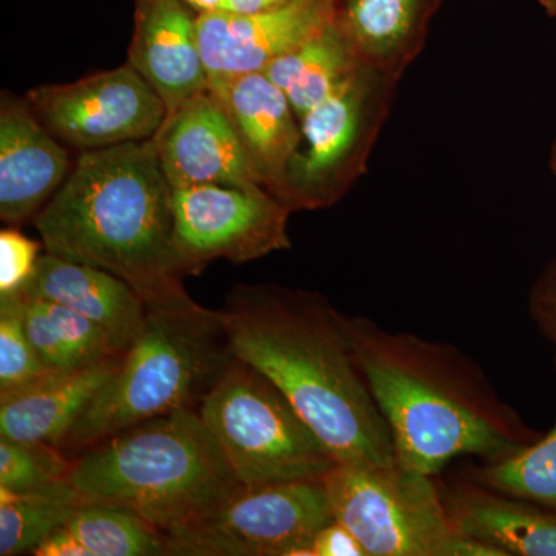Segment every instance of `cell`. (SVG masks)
<instances>
[{"label": "cell", "mask_w": 556, "mask_h": 556, "mask_svg": "<svg viewBox=\"0 0 556 556\" xmlns=\"http://www.w3.org/2000/svg\"><path fill=\"white\" fill-rule=\"evenodd\" d=\"M338 0H288L260 13L199 14V43L208 83L260 73L336 21Z\"/></svg>", "instance_id": "cell-12"}, {"label": "cell", "mask_w": 556, "mask_h": 556, "mask_svg": "<svg viewBox=\"0 0 556 556\" xmlns=\"http://www.w3.org/2000/svg\"><path fill=\"white\" fill-rule=\"evenodd\" d=\"M466 478L556 510V424L546 437L514 455L470 468Z\"/></svg>", "instance_id": "cell-25"}, {"label": "cell", "mask_w": 556, "mask_h": 556, "mask_svg": "<svg viewBox=\"0 0 556 556\" xmlns=\"http://www.w3.org/2000/svg\"><path fill=\"white\" fill-rule=\"evenodd\" d=\"M324 482L332 517L368 556H503L453 529L433 477L397 463H338Z\"/></svg>", "instance_id": "cell-7"}, {"label": "cell", "mask_w": 556, "mask_h": 556, "mask_svg": "<svg viewBox=\"0 0 556 556\" xmlns=\"http://www.w3.org/2000/svg\"><path fill=\"white\" fill-rule=\"evenodd\" d=\"M288 0H223V11L229 13L251 14L268 11L283 5Z\"/></svg>", "instance_id": "cell-32"}, {"label": "cell", "mask_w": 556, "mask_h": 556, "mask_svg": "<svg viewBox=\"0 0 556 556\" xmlns=\"http://www.w3.org/2000/svg\"><path fill=\"white\" fill-rule=\"evenodd\" d=\"M291 214L263 186L174 189V255L179 276H200L218 258L243 265L287 251Z\"/></svg>", "instance_id": "cell-10"}, {"label": "cell", "mask_w": 556, "mask_h": 556, "mask_svg": "<svg viewBox=\"0 0 556 556\" xmlns=\"http://www.w3.org/2000/svg\"><path fill=\"white\" fill-rule=\"evenodd\" d=\"M459 535L503 556H556V510L479 485L470 479L441 490Z\"/></svg>", "instance_id": "cell-18"}, {"label": "cell", "mask_w": 556, "mask_h": 556, "mask_svg": "<svg viewBox=\"0 0 556 556\" xmlns=\"http://www.w3.org/2000/svg\"><path fill=\"white\" fill-rule=\"evenodd\" d=\"M40 244L21 230L0 232V295L20 291L38 265Z\"/></svg>", "instance_id": "cell-28"}, {"label": "cell", "mask_w": 556, "mask_h": 556, "mask_svg": "<svg viewBox=\"0 0 556 556\" xmlns=\"http://www.w3.org/2000/svg\"><path fill=\"white\" fill-rule=\"evenodd\" d=\"M233 358L219 311L192 298L148 306L115 376L61 444L70 459L121 430L201 401Z\"/></svg>", "instance_id": "cell-5"}, {"label": "cell", "mask_w": 556, "mask_h": 556, "mask_svg": "<svg viewBox=\"0 0 556 556\" xmlns=\"http://www.w3.org/2000/svg\"><path fill=\"white\" fill-rule=\"evenodd\" d=\"M441 0H338L339 27L362 64L397 80L426 42Z\"/></svg>", "instance_id": "cell-20"}, {"label": "cell", "mask_w": 556, "mask_h": 556, "mask_svg": "<svg viewBox=\"0 0 556 556\" xmlns=\"http://www.w3.org/2000/svg\"><path fill=\"white\" fill-rule=\"evenodd\" d=\"M219 311L233 356L266 376L336 463L390 466L393 439L346 331L324 295L237 285Z\"/></svg>", "instance_id": "cell-1"}, {"label": "cell", "mask_w": 556, "mask_h": 556, "mask_svg": "<svg viewBox=\"0 0 556 556\" xmlns=\"http://www.w3.org/2000/svg\"><path fill=\"white\" fill-rule=\"evenodd\" d=\"M68 482L83 503L129 508L166 540L241 486L199 409L153 417L102 439L73 457Z\"/></svg>", "instance_id": "cell-4"}, {"label": "cell", "mask_w": 556, "mask_h": 556, "mask_svg": "<svg viewBox=\"0 0 556 556\" xmlns=\"http://www.w3.org/2000/svg\"><path fill=\"white\" fill-rule=\"evenodd\" d=\"M529 311L540 331L556 345V258L533 285Z\"/></svg>", "instance_id": "cell-29"}, {"label": "cell", "mask_w": 556, "mask_h": 556, "mask_svg": "<svg viewBox=\"0 0 556 556\" xmlns=\"http://www.w3.org/2000/svg\"><path fill=\"white\" fill-rule=\"evenodd\" d=\"M391 86V80L362 64L331 97L303 116L302 148L288 177L287 206L292 212L328 207L345 195L379 129L382 90Z\"/></svg>", "instance_id": "cell-9"}, {"label": "cell", "mask_w": 556, "mask_h": 556, "mask_svg": "<svg viewBox=\"0 0 556 556\" xmlns=\"http://www.w3.org/2000/svg\"><path fill=\"white\" fill-rule=\"evenodd\" d=\"M68 150L38 118L27 98L0 102V218L10 226L38 217L72 172Z\"/></svg>", "instance_id": "cell-14"}, {"label": "cell", "mask_w": 556, "mask_h": 556, "mask_svg": "<svg viewBox=\"0 0 556 556\" xmlns=\"http://www.w3.org/2000/svg\"><path fill=\"white\" fill-rule=\"evenodd\" d=\"M17 292L60 303L89 318L124 353L137 339L148 313L144 300L123 278L50 252L40 254L31 277Z\"/></svg>", "instance_id": "cell-17"}, {"label": "cell", "mask_w": 556, "mask_h": 556, "mask_svg": "<svg viewBox=\"0 0 556 556\" xmlns=\"http://www.w3.org/2000/svg\"><path fill=\"white\" fill-rule=\"evenodd\" d=\"M17 295L28 338L51 371H73L123 356L108 332L89 318L60 303Z\"/></svg>", "instance_id": "cell-22"}, {"label": "cell", "mask_w": 556, "mask_h": 556, "mask_svg": "<svg viewBox=\"0 0 556 556\" xmlns=\"http://www.w3.org/2000/svg\"><path fill=\"white\" fill-rule=\"evenodd\" d=\"M35 226L46 252L123 278L146 306L189 298L174 255V188L153 138L80 152Z\"/></svg>", "instance_id": "cell-3"}, {"label": "cell", "mask_w": 556, "mask_h": 556, "mask_svg": "<svg viewBox=\"0 0 556 556\" xmlns=\"http://www.w3.org/2000/svg\"><path fill=\"white\" fill-rule=\"evenodd\" d=\"M25 98L62 144L80 152L146 141L167 115L159 93L129 62L75 83L36 87Z\"/></svg>", "instance_id": "cell-11"}, {"label": "cell", "mask_w": 556, "mask_h": 556, "mask_svg": "<svg viewBox=\"0 0 556 556\" xmlns=\"http://www.w3.org/2000/svg\"><path fill=\"white\" fill-rule=\"evenodd\" d=\"M153 141L174 189L262 186L232 123L208 90L167 113Z\"/></svg>", "instance_id": "cell-13"}, {"label": "cell", "mask_w": 556, "mask_h": 556, "mask_svg": "<svg viewBox=\"0 0 556 556\" xmlns=\"http://www.w3.org/2000/svg\"><path fill=\"white\" fill-rule=\"evenodd\" d=\"M199 14L182 0H135L129 64L159 93L167 113L208 90Z\"/></svg>", "instance_id": "cell-16"}, {"label": "cell", "mask_w": 556, "mask_h": 556, "mask_svg": "<svg viewBox=\"0 0 556 556\" xmlns=\"http://www.w3.org/2000/svg\"><path fill=\"white\" fill-rule=\"evenodd\" d=\"M199 413L243 486L321 479L338 464L276 383L239 357Z\"/></svg>", "instance_id": "cell-6"}, {"label": "cell", "mask_w": 556, "mask_h": 556, "mask_svg": "<svg viewBox=\"0 0 556 556\" xmlns=\"http://www.w3.org/2000/svg\"><path fill=\"white\" fill-rule=\"evenodd\" d=\"M208 91L232 123L260 185L287 204L289 169L303 142L287 93L263 73L211 80Z\"/></svg>", "instance_id": "cell-15"}, {"label": "cell", "mask_w": 556, "mask_h": 556, "mask_svg": "<svg viewBox=\"0 0 556 556\" xmlns=\"http://www.w3.org/2000/svg\"><path fill=\"white\" fill-rule=\"evenodd\" d=\"M50 372L28 338L20 295H0V396L31 386Z\"/></svg>", "instance_id": "cell-27"}, {"label": "cell", "mask_w": 556, "mask_h": 556, "mask_svg": "<svg viewBox=\"0 0 556 556\" xmlns=\"http://www.w3.org/2000/svg\"><path fill=\"white\" fill-rule=\"evenodd\" d=\"M332 519L324 478L241 485L186 532L166 540V555L314 556V538Z\"/></svg>", "instance_id": "cell-8"}, {"label": "cell", "mask_w": 556, "mask_h": 556, "mask_svg": "<svg viewBox=\"0 0 556 556\" xmlns=\"http://www.w3.org/2000/svg\"><path fill=\"white\" fill-rule=\"evenodd\" d=\"M314 556H368L356 535L332 519L313 541Z\"/></svg>", "instance_id": "cell-30"}, {"label": "cell", "mask_w": 556, "mask_h": 556, "mask_svg": "<svg viewBox=\"0 0 556 556\" xmlns=\"http://www.w3.org/2000/svg\"><path fill=\"white\" fill-rule=\"evenodd\" d=\"M72 459L60 448L0 437V486L14 493L50 492L68 484Z\"/></svg>", "instance_id": "cell-26"}, {"label": "cell", "mask_w": 556, "mask_h": 556, "mask_svg": "<svg viewBox=\"0 0 556 556\" xmlns=\"http://www.w3.org/2000/svg\"><path fill=\"white\" fill-rule=\"evenodd\" d=\"M356 51L338 21L263 68V75L287 93L295 116H303L331 97L361 68Z\"/></svg>", "instance_id": "cell-21"}, {"label": "cell", "mask_w": 556, "mask_h": 556, "mask_svg": "<svg viewBox=\"0 0 556 556\" xmlns=\"http://www.w3.org/2000/svg\"><path fill=\"white\" fill-rule=\"evenodd\" d=\"M345 325L399 466L434 477L453 457L492 463L541 438L456 346L387 331L367 317L345 316Z\"/></svg>", "instance_id": "cell-2"}, {"label": "cell", "mask_w": 556, "mask_h": 556, "mask_svg": "<svg viewBox=\"0 0 556 556\" xmlns=\"http://www.w3.org/2000/svg\"><path fill=\"white\" fill-rule=\"evenodd\" d=\"M83 503L73 486L14 493L0 486V556L33 554L54 530L67 525Z\"/></svg>", "instance_id": "cell-24"}, {"label": "cell", "mask_w": 556, "mask_h": 556, "mask_svg": "<svg viewBox=\"0 0 556 556\" xmlns=\"http://www.w3.org/2000/svg\"><path fill=\"white\" fill-rule=\"evenodd\" d=\"M538 3L556 20V0H538Z\"/></svg>", "instance_id": "cell-34"}, {"label": "cell", "mask_w": 556, "mask_h": 556, "mask_svg": "<svg viewBox=\"0 0 556 556\" xmlns=\"http://www.w3.org/2000/svg\"><path fill=\"white\" fill-rule=\"evenodd\" d=\"M35 556H90L86 546L73 535L72 530L62 526L47 536L38 547L33 551Z\"/></svg>", "instance_id": "cell-31"}, {"label": "cell", "mask_w": 556, "mask_h": 556, "mask_svg": "<svg viewBox=\"0 0 556 556\" xmlns=\"http://www.w3.org/2000/svg\"><path fill=\"white\" fill-rule=\"evenodd\" d=\"M123 356L73 371H51L31 386L0 396V437L60 448L115 376Z\"/></svg>", "instance_id": "cell-19"}, {"label": "cell", "mask_w": 556, "mask_h": 556, "mask_svg": "<svg viewBox=\"0 0 556 556\" xmlns=\"http://www.w3.org/2000/svg\"><path fill=\"white\" fill-rule=\"evenodd\" d=\"M65 527L90 556L166 555L163 533L126 507L80 503Z\"/></svg>", "instance_id": "cell-23"}, {"label": "cell", "mask_w": 556, "mask_h": 556, "mask_svg": "<svg viewBox=\"0 0 556 556\" xmlns=\"http://www.w3.org/2000/svg\"><path fill=\"white\" fill-rule=\"evenodd\" d=\"M182 2L188 3L189 7H192L197 13H207V11H217L222 10L223 0H182Z\"/></svg>", "instance_id": "cell-33"}]
</instances>
